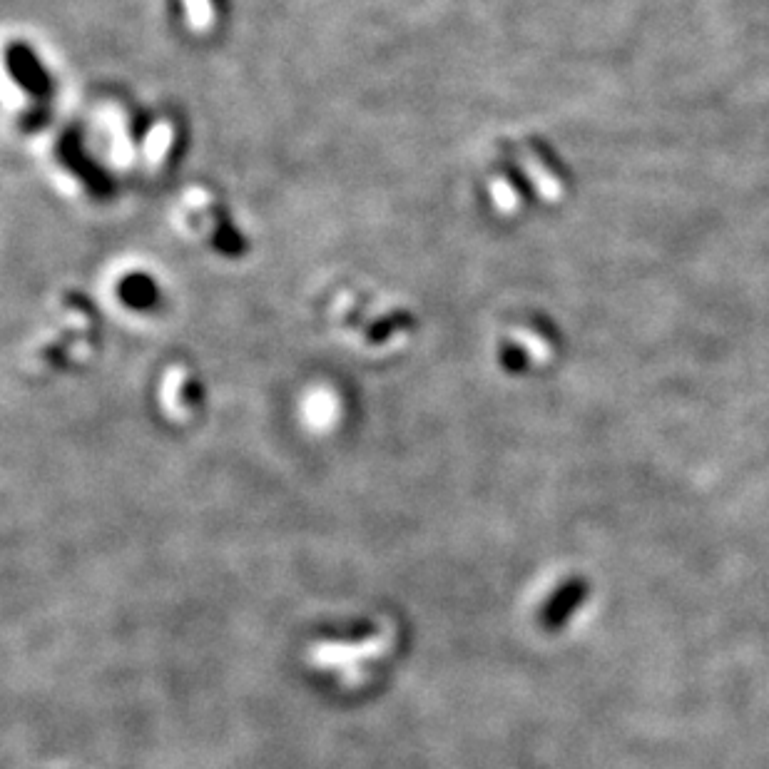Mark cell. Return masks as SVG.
Instances as JSON below:
<instances>
[{
	"label": "cell",
	"instance_id": "6da1fadb",
	"mask_svg": "<svg viewBox=\"0 0 769 769\" xmlns=\"http://www.w3.org/2000/svg\"><path fill=\"white\" fill-rule=\"evenodd\" d=\"M376 653H384L381 640H366V643L346 645V643H317L309 650V660L324 670H339V667L356 665V662L374 660Z\"/></svg>",
	"mask_w": 769,
	"mask_h": 769
}]
</instances>
